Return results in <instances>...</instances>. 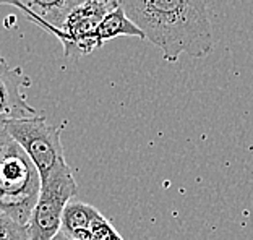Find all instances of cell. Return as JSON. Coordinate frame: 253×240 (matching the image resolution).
Wrapping results in <instances>:
<instances>
[{"instance_id":"obj_1","label":"cell","mask_w":253,"mask_h":240,"mask_svg":"<svg viewBox=\"0 0 253 240\" xmlns=\"http://www.w3.org/2000/svg\"><path fill=\"white\" fill-rule=\"evenodd\" d=\"M120 5L168 62L182 54L201 59L214 47L206 0H120Z\"/></svg>"},{"instance_id":"obj_2","label":"cell","mask_w":253,"mask_h":240,"mask_svg":"<svg viewBox=\"0 0 253 240\" xmlns=\"http://www.w3.org/2000/svg\"><path fill=\"white\" fill-rule=\"evenodd\" d=\"M41 185L38 167L18 143L11 140L3 119H0V213L26 227Z\"/></svg>"},{"instance_id":"obj_3","label":"cell","mask_w":253,"mask_h":240,"mask_svg":"<svg viewBox=\"0 0 253 240\" xmlns=\"http://www.w3.org/2000/svg\"><path fill=\"white\" fill-rule=\"evenodd\" d=\"M77 192L72 170L65 159H62L42 180L36 206L26 224L30 240H50L60 232L63 211L77 197Z\"/></svg>"},{"instance_id":"obj_4","label":"cell","mask_w":253,"mask_h":240,"mask_svg":"<svg viewBox=\"0 0 253 240\" xmlns=\"http://www.w3.org/2000/svg\"><path fill=\"white\" fill-rule=\"evenodd\" d=\"M5 130L25 153L41 174V180L50 174L55 164L65 159L60 141V130L55 125L47 123L42 116L26 119H3Z\"/></svg>"},{"instance_id":"obj_5","label":"cell","mask_w":253,"mask_h":240,"mask_svg":"<svg viewBox=\"0 0 253 240\" xmlns=\"http://www.w3.org/2000/svg\"><path fill=\"white\" fill-rule=\"evenodd\" d=\"M111 8L104 0H89L67 16L62 26V33L65 36L62 42L65 57L77 59L102 47L97 39V28Z\"/></svg>"},{"instance_id":"obj_6","label":"cell","mask_w":253,"mask_h":240,"mask_svg":"<svg viewBox=\"0 0 253 240\" xmlns=\"http://www.w3.org/2000/svg\"><path fill=\"white\" fill-rule=\"evenodd\" d=\"M89 0H0V5H11L26 18L63 42L62 26L72 11Z\"/></svg>"},{"instance_id":"obj_7","label":"cell","mask_w":253,"mask_h":240,"mask_svg":"<svg viewBox=\"0 0 253 240\" xmlns=\"http://www.w3.org/2000/svg\"><path fill=\"white\" fill-rule=\"evenodd\" d=\"M30 86V78L20 68H11L0 57V119H26L42 116L25 99L21 88Z\"/></svg>"},{"instance_id":"obj_8","label":"cell","mask_w":253,"mask_h":240,"mask_svg":"<svg viewBox=\"0 0 253 240\" xmlns=\"http://www.w3.org/2000/svg\"><path fill=\"white\" fill-rule=\"evenodd\" d=\"M102 218V214L91 204L80 200H72L62 216L60 231L75 240H88L93 226Z\"/></svg>"},{"instance_id":"obj_9","label":"cell","mask_w":253,"mask_h":240,"mask_svg":"<svg viewBox=\"0 0 253 240\" xmlns=\"http://www.w3.org/2000/svg\"><path fill=\"white\" fill-rule=\"evenodd\" d=\"M119 36H133L145 39V34L126 16L122 5L109 10V13L104 16V20L101 21L99 28H97V39H99L102 45H104V42Z\"/></svg>"},{"instance_id":"obj_10","label":"cell","mask_w":253,"mask_h":240,"mask_svg":"<svg viewBox=\"0 0 253 240\" xmlns=\"http://www.w3.org/2000/svg\"><path fill=\"white\" fill-rule=\"evenodd\" d=\"M0 240H30L25 226L15 222L10 216L0 213Z\"/></svg>"},{"instance_id":"obj_11","label":"cell","mask_w":253,"mask_h":240,"mask_svg":"<svg viewBox=\"0 0 253 240\" xmlns=\"http://www.w3.org/2000/svg\"><path fill=\"white\" fill-rule=\"evenodd\" d=\"M88 240H125L120 234L116 231V227L111 224V221H107L104 216L93 226Z\"/></svg>"},{"instance_id":"obj_12","label":"cell","mask_w":253,"mask_h":240,"mask_svg":"<svg viewBox=\"0 0 253 240\" xmlns=\"http://www.w3.org/2000/svg\"><path fill=\"white\" fill-rule=\"evenodd\" d=\"M50 240H75V239H72V237H68L67 236V234H63L62 231L59 232V234H57V236H54L52 239H50Z\"/></svg>"},{"instance_id":"obj_13","label":"cell","mask_w":253,"mask_h":240,"mask_svg":"<svg viewBox=\"0 0 253 240\" xmlns=\"http://www.w3.org/2000/svg\"><path fill=\"white\" fill-rule=\"evenodd\" d=\"M104 2L109 5V7H112V8L120 7V0H104Z\"/></svg>"}]
</instances>
